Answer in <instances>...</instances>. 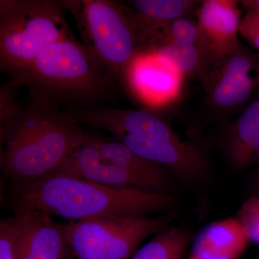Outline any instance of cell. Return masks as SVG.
<instances>
[{
    "mask_svg": "<svg viewBox=\"0 0 259 259\" xmlns=\"http://www.w3.org/2000/svg\"><path fill=\"white\" fill-rule=\"evenodd\" d=\"M30 92V100L3 136L2 171L16 187L44 180L81 147L87 139L68 110L44 94Z\"/></svg>",
    "mask_w": 259,
    "mask_h": 259,
    "instance_id": "cell-1",
    "label": "cell"
},
{
    "mask_svg": "<svg viewBox=\"0 0 259 259\" xmlns=\"http://www.w3.org/2000/svg\"><path fill=\"white\" fill-rule=\"evenodd\" d=\"M16 188L13 205L37 209L70 222L167 213L175 203L171 193L117 188L58 173Z\"/></svg>",
    "mask_w": 259,
    "mask_h": 259,
    "instance_id": "cell-2",
    "label": "cell"
},
{
    "mask_svg": "<svg viewBox=\"0 0 259 259\" xmlns=\"http://www.w3.org/2000/svg\"><path fill=\"white\" fill-rule=\"evenodd\" d=\"M79 120L104 130L138 156L165 168L174 178L189 185L205 180L209 173L202 150L180 139L161 117L148 110L86 109Z\"/></svg>",
    "mask_w": 259,
    "mask_h": 259,
    "instance_id": "cell-3",
    "label": "cell"
},
{
    "mask_svg": "<svg viewBox=\"0 0 259 259\" xmlns=\"http://www.w3.org/2000/svg\"><path fill=\"white\" fill-rule=\"evenodd\" d=\"M19 86L44 94L58 104H90L107 95L116 81L91 51L74 37L44 49L13 77Z\"/></svg>",
    "mask_w": 259,
    "mask_h": 259,
    "instance_id": "cell-4",
    "label": "cell"
},
{
    "mask_svg": "<svg viewBox=\"0 0 259 259\" xmlns=\"http://www.w3.org/2000/svg\"><path fill=\"white\" fill-rule=\"evenodd\" d=\"M72 36L62 2L0 1V66L12 77L51 44Z\"/></svg>",
    "mask_w": 259,
    "mask_h": 259,
    "instance_id": "cell-5",
    "label": "cell"
},
{
    "mask_svg": "<svg viewBox=\"0 0 259 259\" xmlns=\"http://www.w3.org/2000/svg\"><path fill=\"white\" fill-rule=\"evenodd\" d=\"M61 2L76 19L83 45L116 81L124 79L131 63L142 52L128 8L108 0Z\"/></svg>",
    "mask_w": 259,
    "mask_h": 259,
    "instance_id": "cell-6",
    "label": "cell"
},
{
    "mask_svg": "<svg viewBox=\"0 0 259 259\" xmlns=\"http://www.w3.org/2000/svg\"><path fill=\"white\" fill-rule=\"evenodd\" d=\"M176 217H117L74 221L64 225L66 240L76 259H129L146 238L169 227Z\"/></svg>",
    "mask_w": 259,
    "mask_h": 259,
    "instance_id": "cell-7",
    "label": "cell"
},
{
    "mask_svg": "<svg viewBox=\"0 0 259 259\" xmlns=\"http://www.w3.org/2000/svg\"><path fill=\"white\" fill-rule=\"evenodd\" d=\"M199 80L209 105L217 111L249 105L259 97V54L239 42L228 52L211 56Z\"/></svg>",
    "mask_w": 259,
    "mask_h": 259,
    "instance_id": "cell-8",
    "label": "cell"
},
{
    "mask_svg": "<svg viewBox=\"0 0 259 259\" xmlns=\"http://www.w3.org/2000/svg\"><path fill=\"white\" fill-rule=\"evenodd\" d=\"M18 259H68L64 225L37 209L13 205Z\"/></svg>",
    "mask_w": 259,
    "mask_h": 259,
    "instance_id": "cell-9",
    "label": "cell"
},
{
    "mask_svg": "<svg viewBox=\"0 0 259 259\" xmlns=\"http://www.w3.org/2000/svg\"><path fill=\"white\" fill-rule=\"evenodd\" d=\"M54 173L117 188L141 189L157 192L146 179L104 156L87 140L81 147L62 162Z\"/></svg>",
    "mask_w": 259,
    "mask_h": 259,
    "instance_id": "cell-10",
    "label": "cell"
},
{
    "mask_svg": "<svg viewBox=\"0 0 259 259\" xmlns=\"http://www.w3.org/2000/svg\"><path fill=\"white\" fill-rule=\"evenodd\" d=\"M124 79L143 103L152 107L173 101L182 88V76L162 64L151 51L135 58Z\"/></svg>",
    "mask_w": 259,
    "mask_h": 259,
    "instance_id": "cell-11",
    "label": "cell"
},
{
    "mask_svg": "<svg viewBox=\"0 0 259 259\" xmlns=\"http://www.w3.org/2000/svg\"><path fill=\"white\" fill-rule=\"evenodd\" d=\"M239 5V1L233 0L201 2L195 14L204 45L210 54H225L240 42L242 10Z\"/></svg>",
    "mask_w": 259,
    "mask_h": 259,
    "instance_id": "cell-12",
    "label": "cell"
},
{
    "mask_svg": "<svg viewBox=\"0 0 259 259\" xmlns=\"http://www.w3.org/2000/svg\"><path fill=\"white\" fill-rule=\"evenodd\" d=\"M250 241L237 218L212 223L196 238L188 259H238Z\"/></svg>",
    "mask_w": 259,
    "mask_h": 259,
    "instance_id": "cell-13",
    "label": "cell"
},
{
    "mask_svg": "<svg viewBox=\"0 0 259 259\" xmlns=\"http://www.w3.org/2000/svg\"><path fill=\"white\" fill-rule=\"evenodd\" d=\"M201 3V2H200ZM190 0H135L130 2V14L139 33L141 46L178 19L189 18L200 5Z\"/></svg>",
    "mask_w": 259,
    "mask_h": 259,
    "instance_id": "cell-14",
    "label": "cell"
},
{
    "mask_svg": "<svg viewBox=\"0 0 259 259\" xmlns=\"http://www.w3.org/2000/svg\"><path fill=\"white\" fill-rule=\"evenodd\" d=\"M225 151L233 168L243 170L259 162V97L228 129Z\"/></svg>",
    "mask_w": 259,
    "mask_h": 259,
    "instance_id": "cell-15",
    "label": "cell"
},
{
    "mask_svg": "<svg viewBox=\"0 0 259 259\" xmlns=\"http://www.w3.org/2000/svg\"><path fill=\"white\" fill-rule=\"evenodd\" d=\"M86 140L104 156L128 171L146 179L156 192L171 193L175 178L165 168L138 156L117 141L102 139L92 136H87Z\"/></svg>",
    "mask_w": 259,
    "mask_h": 259,
    "instance_id": "cell-16",
    "label": "cell"
},
{
    "mask_svg": "<svg viewBox=\"0 0 259 259\" xmlns=\"http://www.w3.org/2000/svg\"><path fill=\"white\" fill-rule=\"evenodd\" d=\"M148 51L181 76H197L199 79L205 72L212 56L202 46L175 42H162Z\"/></svg>",
    "mask_w": 259,
    "mask_h": 259,
    "instance_id": "cell-17",
    "label": "cell"
},
{
    "mask_svg": "<svg viewBox=\"0 0 259 259\" xmlns=\"http://www.w3.org/2000/svg\"><path fill=\"white\" fill-rule=\"evenodd\" d=\"M190 241V234L185 228L168 227L129 259H183Z\"/></svg>",
    "mask_w": 259,
    "mask_h": 259,
    "instance_id": "cell-18",
    "label": "cell"
},
{
    "mask_svg": "<svg viewBox=\"0 0 259 259\" xmlns=\"http://www.w3.org/2000/svg\"><path fill=\"white\" fill-rule=\"evenodd\" d=\"M155 37L159 38L161 44L164 42H175L196 44L202 46L207 50L204 45L198 23L190 18H180L175 20L161 32H158Z\"/></svg>",
    "mask_w": 259,
    "mask_h": 259,
    "instance_id": "cell-19",
    "label": "cell"
},
{
    "mask_svg": "<svg viewBox=\"0 0 259 259\" xmlns=\"http://www.w3.org/2000/svg\"><path fill=\"white\" fill-rule=\"evenodd\" d=\"M237 219L246 231L250 241L259 245V196H253L242 204Z\"/></svg>",
    "mask_w": 259,
    "mask_h": 259,
    "instance_id": "cell-20",
    "label": "cell"
},
{
    "mask_svg": "<svg viewBox=\"0 0 259 259\" xmlns=\"http://www.w3.org/2000/svg\"><path fill=\"white\" fill-rule=\"evenodd\" d=\"M0 259H18L13 218H6L0 223Z\"/></svg>",
    "mask_w": 259,
    "mask_h": 259,
    "instance_id": "cell-21",
    "label": "cell"
},
{
    "mask_svg": "<svg viewBox=\"0 0 259 259\" xmlns=\"http://www.w3.org/2000/svg\"><path fill=\"white\" fill-rule=\"evenodd\" d=\"M239 34L259 52V26L244 16L242 19Z\"/></svg>",
    "mask_w": 259,
    "mask_h": 259,
    "instance_id": "cell-22",
    "label": "cell"
},
{
    "mask_svg": "<svg viewBox=\"0 0 259 259\" xmlns=\"http://www.w3.org/2000/svg\"><path fill=\"white\" fill-rule=\"evenodd\" d=\"M245 11V16L259 26V9H248Z\"/></svg>",
    "mask_w": 259,
    "mask_h": 259,
    "instance_id": "cell-23",
    "label": "cell"
},
{
    "mask_svg": "<svg viewBox=\"0 0 259 259\" xmlns=\"http://www.w3.org/2000/svg\"><path fill=\"white\" fill-rule=\"evenodd\" d=\"M239 3L242 9H259V0H243Z\"/></svg>",
    "mask_w": 259,
    "mask_h": 259,
    "instance_id": "cell-24",
    "label": "cell"
}]
</instances>
